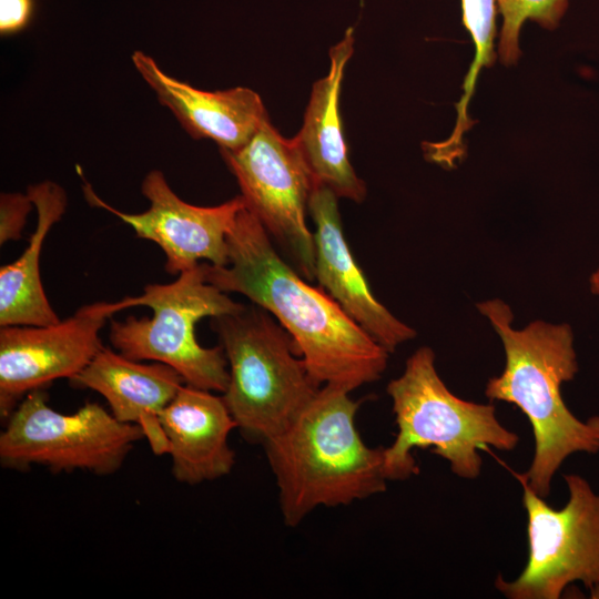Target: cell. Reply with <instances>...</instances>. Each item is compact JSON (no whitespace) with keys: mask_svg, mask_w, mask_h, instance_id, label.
I'll return each instance as SVG.
<instances>
[{"mask_svg":"<svg viewBox=\"0 0 599 599\" xmlns=\"http://www.w3.org/2000/svg\"><path fill=\"white\" fill-rule=\"evenodd\" d=\"M502 16L498 53L504 64H512L520 55L519 31L527 19L546 29H555L568 8V0H497Z\"/></svg>","mask_w":599,"mask_h":599,"instance_id":"d6986e66","label":"cell"},{"mask_svg":"<svg viewBox=\"0 0 599 599\" xmlns=\"http://www.w3.org/2000/svg\"><path fill=\"white\" fill-rule=\"evenodd\" d=\"M220 152L238 183L246 207L298 274L313 282L315 244L306 211L317 184L295 141L284 138L267 119L246 144Z\"/></svg>","mask_w":599,"mask_h":599,"instance_id":"9c48e42d","label":"cell"},{"mask_svg":"<svg viewBox=\"0 0 599 599\" xmlns=\"http://www.w3.org/2000/svg\"><path fill=\"white\" fill-rule=\"evenodd\" d=\"M227 257L223 266L204 263L206 281L266 309L292 336L318 384L351 393L382 377L389 353L280 255L246 206L227 235Z\"/></svg>","mask_w":599,"mask_h":599,"instance_id":"6da1fadb","label":"cell"},{"mask_svg":"<svg viewBox=\"0 0 599 599\" xmlns=\"http://www.w3.org/2000/svg\"><path fill=\"white\" fill-rule=\"evenodd\" d=\"M497 0H461L463 20L475 44V57L464 82V94L457 103V122L451 135L436 142V151L444 158L454 160L460 154L464 132L469 128L468 102L474 92L477 77L483 67H490L496 58L494 40L496 35Z\"/></svg>","mask_w":599,"mask_h":599,"instance_id":"ac0fdd59","label":"cell"},{"mask_svg":"<svg viewBox=\"0 0 599 599\" xmlns=\"http://www.w3.org/2000/svg\"><path fill=\"white\" fill-rule=\"evenodd\" d=\"M229 364L222 397L244 437L263 444L284 430L321 389L287 331L253 304L211 318Z\"/></svg>","mask_w":599,"mask_h":599,"instance_id":"5b68a950","label":"cell"},{"mask_svg":"<svg viewBox=\"0 0 599 599\" xmlns=\"http://www.w3.org/2000/svg\"><path fill=\"white\" fill-rule=\"evenodd\" d=\"M126 308L124 297L83 305L53 325L0 327L1 418L30 392L78 375L103 347L99 334L106 321Z\"/></svg>","mask_w":599,"mask_h":599,"instance_id":"30bf717a","label":"cell"},{"mask_svg":"<svg viewBox=\"0 0 599 599\" xmlns=\"http://www.w3.org/2000/svg\"><path fill=\"white\" fill-rule=\"evenodd\" d=\"M37 211V225L22 254L0 268V326H47L61 319L52 308L42 285L40 256L51 227L61 220L68 200L52 181L28 187Z\"/></svg>","mask_w":599,"mask_h":599,"instance_id":"e0dca14e","label":"cell"},{"mask_svg":"<svg viewBox=\"0 0 599 599\" xmlns=\"http://www.w3.org/2000/svg\"><path fill=\"white\" fill-rule=\"evenodd\" d=\"M590 292L599 297V266L591 273L589 277Z\"/></svg>","mask_w":599,"mask_h":599,"instance_id":"7402d4cb","label":"cell"},{"mask_svg":"<svg viewBox=\"0 0 599 599\" xmlns=\"http://www.w3.org/2000/svg\"><path fill=\"white\" fill-rule=\"evenodd\" d=\"M70 382L102 395L118 420L140 426L155 455L167 454L160 415L185 384L174 368L140 363L103 346Z\"/></svg>","mask_w":599,"mask_h":599,"instance_id":"5bb4252c","label":"cell"},{"mask_svg":"<svg viewBox=\"0 0 599 599\" xmlns=\"http://www.w3.org/2000/svg\"><path fill=\"white\" fill-rule=\"evenodd\" d=\"M435 358L430 347H419L386 387L397 425L395 440L384 450L388 481L418 474L414 448H432L456 476L473 480L481 473L479 450L510 451L518 445V435L498 420L493 404L465 400L448 389Z\"/></svg>","mask_w":599,"mask_h":599,"instance_id":"277c9868","label":"cell"},{"mask_svg":"<svg viewBox=\"0 0 599 599\" xmlns=\"http://www.w3.org/2000/svg\"><path fill=\"white\" fill-rule=\"evenodd\" d=\"M568 500L555 509L520 479L528 558L521 573L495 587L509 599H559L573 582L599 592V494L580 475H565Z\"/></svg>","mask_w":599,"mask_h":599,"instance_id":"ba28073f","label":"cell"},{"mask_svg":"<svg viewBox=\"0 0 599 599\" xmlns=\"http://www.w3.org/2000/svg\"><path fill=\"white\" fill-rule=\"evenodd\" d=\"M354 30L329 50L328 74L314 83L303 125L293 138L316 184L331 189L338 197L361 203L366 185L354 171L347 154L339 113L344 70L353 54Z\"/></svg>","mask_w":599,"mask_h":599,"instance_id":"2e32d148","label":"cell"},{"mask_svg":"<svg viewBox=\"0 0 599 599\" xmlns=\"http://www.w3.org/2000/svg\"><path fill=\"white\" fill-rule=\"evenodd\" d=\"M131 59L160 103L194 139H210L220 149L237 150L268 119L262 99L251 89L204 91L166 74L142 51H134Z\"/></svg>","mask_w":599,"mask_h":599,"instance_id":"4fadbf2b","label":"cell"},{"mask_svg":"<svg viewBox=\"0 0 599 599\" xmlns=\"http://www.w3.org/2000/svg\"><path fill=\"white\" fill-rule=\"evenodd\" d=\"M477 309L500 337L505 352V367L488 379L485 395L516 406L529 420L535 450L530 467L519 478L546 499L568 457L599 453V415L578 418L561 395L562 384L579 370L572 328L540 319L522 329L512 328V312L499 298L483 301Z\"/></svg>","mask_w":599,"mask_h":599,"instance_id":"7a4b0ae2","label":"cell"},{"mask_svg":"<svg viewBox=\"0 0 599 599\" xmlns=\"http://www.w3.org/2000/svg\"><path fill=\"white\" fill-rule=\"evenodd\" d=\"M33 0H0V33L14 34L30 22Z\"/></svg>","mask_w":599,"mask_h":599,"instance_id":"44dd1931","label":"cell"},{"mask_svg":"<svg viewBox=\"0 0 599 599\" xmlns=\"http://www.w3.org/2000/svg\"><path fill=\"white\" fill-rule=\"evenodd\" d=\"M361 402L325 384L295 419L263 443L284 524L319 506H346L386 490L385 447L372 448L355 423Z\"/></svg>","mask_w":599,"mask_h":599,"instance_id":"3957f363","label":"cell"},{"mask_svg":"<svg viewBox=\"0 0 599 599\" xmlns=\"http://www.w3.org/2000/svg\"><path fill=\"white\" fill-rule=\"evenodd\" d=\"M130 307L148 306L153 315L111 321L109 339L123 356L153 361L174 368L186 385L224 393L230 373L222 345L203 347L195 325L205 317L235 313L244 305L206 281L204 263L179 274L169 284H148Z\"/></svg>","mask_w":599,"mask_h":599,"instance_id":"8992f818","label":"cell"},{"mask_svg":"<svg viewBox=\"0 0 599 599\" xmlns=\"http://www.w3.org/2000/svg\"><path fill=\"white\" fill-rule=\"evenodd\" d=\"M33 203L29 195L7 192L0 195V244L21 237Z\"/></svg>","mask_w":599,"mask_h":599,"instance_id":"ffe728a7","label":"cell"},{"mask_svg":"<svg viewBox=\"0 0 599 599\" xmlns=\"http://www.w3.org/2000/svg\"><path fill=\"white\" fill-rule=\"evenodd\" d=\"M160 420L175 480L197 485L231 473L235 453L229 436L237 426L222 396L183 384Z\"/></svg>","mask_w":599,"mask_h":599,"instance_id":"9a60e30c","label":"cell"},{"mask_svg":"<svg viewBox=\"0 0 599 599\" xmlns=\"http://www.w3.org/2000/svg\"><path fill=\"white\" fill-rule=\"evenodd\" d=\"M142 438L140 426L118 420L97 403L62 414L48 405L43 389H35L7 419L0 434V464L14 470L40 465L53 473L111 475Z\"/></svg>","mask_w":599,"mask_h":599,"instance_id":"52a82bcc","label":"cell"},{"mask_svg":"<svg viewBox=\"0 0 599 599\" xmlns=\"http://www.w3.org/2000/svg\"><path fill=\"white\" fill-rule=\"evenodd\" d=\"M338 196L317 184L308 201L315 225V280L342 309L389 354L416 337L373 294L345 238Z\"/></svg>","mask_w":599,"mask_h":599,"instance_id":"7c38bea8","label":"cell"},{"mask_svg":"<svg viewBox=\"0 0 599 599\" xmlns=\"http://www.w3.org/2000/svg\"><path fill=\"white\" fill-rule=\"evenodd\" d=\"M141 190L150 207L131 214L109 205L88 183L83 185L91 205L109 211L129 224L138 237L160 246L169 274L189 271L201 260L215 266L227 264V235L240 211L246 206L242 195L216 206H196L181 200L159 170L145 175Z\"/></svg>","mask_w":599,"mask_h":599,"instance_id":"8fae6325","label":"cell"}]
</instances>
